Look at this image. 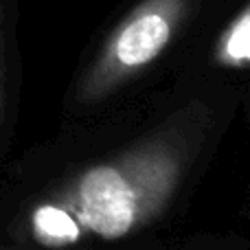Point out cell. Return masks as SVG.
Instances as JSON below:
<instances>
[{"label": "cell", "instance_id": "obj_1", "mask_svg": "<svg viewBox=\"0 0 250 250\" xmlns=\"http://www.w3.org/2000/svg\"><path fill=\"white\" fill-rule=\"evenodd\" d=\"M173 176L176 165L167 156H136L127 165L88 169L68 200L77 224L104 239H119L163 202Z\"/></svg>", "mask_w": 250, "mask_h": 250}, {"label": "cell", "instance_id": "obj_2", "mask_svg": "<svg viewBox=\"0 0 250 250\" xmlns=\"http://www.w3.org/2000/svg\"><path fill=\"white\" fill-rule=\"evenodd\" d=\"M189 0H143L114 29L95 68L83 83L86 99H99L108 90L154 62L171 42L187 13Z\"/></svg>", "mask_w": 250, "mask_h": 250}, {"label": "cell", "instance_id": "obj_3", "mask_svg": "<svg viewBox=\"0 0 250 250\" xmlns=\"http://www.w3.org/2000/svg\"><path fill=\"white\" fill-rule=\"evenodd\" d=\"M31 229L44 246H68L79 239V224L60 204H40L31 215Z\"/></svg>", "mask_w": 250, "mask_h": 250}, {"label": "cell", "instance_id": "obj_4", "mask_svg": "<svg viewBox=\"0 0 250 250\" xmlns=\"http://www.w3.org/2000/svg\"><path fill=\"white\" fill-rule=\"evenodd\" d=\"M215 60L222 66H233V68H248L250 66V2L220 35Z\"/></svg>", "mask_w": 250, "mask_h": 250}]
</instances>
